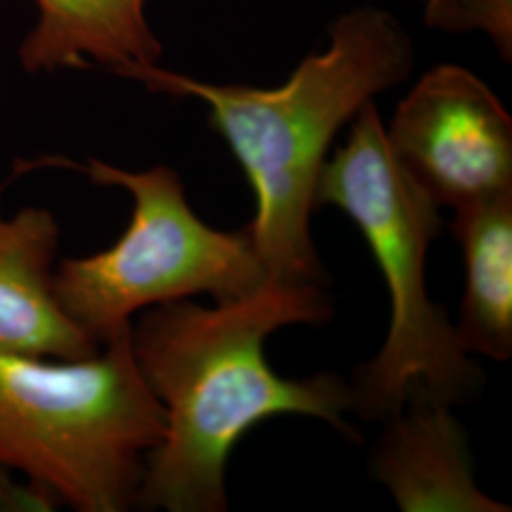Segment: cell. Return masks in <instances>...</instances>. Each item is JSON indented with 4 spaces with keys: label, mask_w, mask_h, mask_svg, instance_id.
Wrapping results in <instances>:
<instances>
[{
    "label": "cell",
    "mask_w": 512,
    "mask_h": 512,
    "mask_svg": "<svg viewBox=\"0 0 512 512\" xmlns=\"http://www.w3.org/2000/svg\"><path fill=\"white\" fill-rule=\"evenodd\" d=\"M78 169L99 186L124 188L133 200L129 226L114 245L55 264L59 308L99 346L148 308L196 294L230 302L270 281L249 230L207 226L192 211L175 169L128 171L93 158Z\"/></svg>",
    "instance_id": "cell-5"
},
{
    "label": "cell",
    "mask_w": 512,
    "mask_h": 512,
    "mask_svg": "<svg viewBox=\"0 0 512 512\" xmlns=\"http://www.w3.org/2000/svg\"><path fill=\"white\" fill-rule=\"evenodd\" d=\"M129 329L76 361L0 353V469L54 505L133 509L148 454L164 439V408Z\"/></svg>",
    "instance_id": "cell-4"
},
{
    "label": "cell",
    "mask_w": 512,
    "mask_h": 512,
    "mask_svg": "<svg viewBox=\"0 0 512 512\" xmlns=\"http://www.w3.org/2000/svg\"><path fill=\"white\" fill-rule=\"evenodd\" d=\"M465 296L454 325L461 348L494 361L512 353V194L454 211Z\"/></svg>",
    "instance_id": "cell-10"
},
{
    "label": "cell",
    "mask_w": 512,
    "mask_h": 512,
    "mask_svg": "<svg viewBox=\"0 0 512 512\" xmlns=\"http://www.w3.org/2000/svg\"><path fill=\"white\" fill-rule=\"evenodd\" d=\"M332 315L323 287L268 281L256 293L205 308L190 298L141 311L131 351L165 414L164 439L148 454L135 507L143 511L228 509L226 463L238 440L274 416L327 421L357 439L344 414L351 387L323 372L281 378L266 361L275 330L317 325Z\"/></svg>",
    "instance_id": "cell-1"
},
{
    "label": "cell",
    "mask_w": 512,
    "mask_h": 512,
    "mask_svg": "<svg viewBox=\"0 0 512 512\" xmlns=\"http://www.w3.org/2000/svg\"><path fill=\"white\" fill-rule=\"evenodd\" d=\"M325 52L308 55L277 88L209 84L158 65L120 76L152 92L194 97L236 156L255 192L247 226L270 281L323 287L329 279L311 241L315 190L336 133L366 103L406 80L414 44L399 19L361 6L334 19Z\"/></svg>",
    "instance_id": "cell-2"
},
{
    "label": "cell",
    "mask_w": 512,
    "mask_h": 512,
    "mask_svg": "<svg viewBox=\"0 0 512 512\" xmlns=\"http://www.w3.org/2000/svg\"><path fill=\"white\" fill-rule=\"evenodd\" d=\"M425 23L446 33L480 29L492 37L497 50L511 61L512 0H427Z\"/></svg>",
    "instance_id": "cell-11"
},
{
    "label": "cell",
    "mask_w": 512,
    "mask_h": 512,
    "mask_svg": "<svg viewBox=\"0 0 512 512\" xmlns=\"http://www.w3.org/2000/svg\"><path fill=\"white\" fill-rule=\"evenodd\" d=\"M387 141L437 207L512 194V118L475 73L439 65L395 110Z\"/></svg>",
    "instance_id": "cell-6"
},
{
    "label": "cell",
    "mask_w": 512,
    "mask_h": 512,
    "mask_svg": "<svg viewBox=\"0 0 512 512\" xmlns=\"http://www.w3.org/2000/svg\"><path fill=\"white\" fill-rule=\"evenodd\" d=\"M0 183V353L76 361L101 346L63 313L54 293L61 228L44 207L6 215Z\"/></svg>",
    "instance_id": "cell-8"
},
{
    "label": "cell",
    "mask_w": 512,
    "mask_h": 512,
    "mask_svg": "<svg viewBox=\"0 0 512 512\" xmlns=\"http://www.w3.org/2000/svg\"><path fill=\"white\" fill-rule=\"evenodd\" d=\"M372 456L376 476L403 512H505L475 482L467 433L450 404L416 387L387 420Z\"/></svg>",
    "instance_id": "cell-7"
},
{
    "label": "cell",
    "mask_w": 512,
    "mask_h": 512,
    "mask_svg": "<svg viewBox=\"0 0 512 512\" xmlns=\"http://www.w3.org/2000/svg\"><path fill=\"white\" fill-rule=\"evenodd\" d=\"M37 27L19 48L29 73L80 69L88 61L114 73L158 65L162 42L148 25L147 0H35Z\"/></svg>",
    "instance_id": "cell-9"
},
{
    "label": "cell",
    "mask_w": 512,
    "mask_h": 512,
    "mask_svg": "<svg viewBox=\"0 0 512 512\" xmlns=\"http://www.w3.org/2000/svg\"><path fill=\"white\" fill-rule=\"evenodd\" d=\"M325 205L357 224L391 298L387 340L355 372L351 410L363 420H391L416 387L450 406L471 399L482 374L425 287V258L442 226L440 207L393 154L374 101L359 110L348 141L321 169L315 209Z\"/></svg>",
    "instance_id": "cell-3"
}]
</instances>
